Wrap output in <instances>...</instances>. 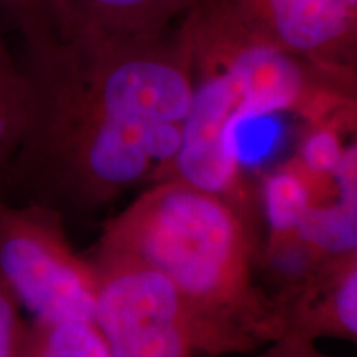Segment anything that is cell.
Masks as SVG:
<instances>
[{
  "instance_id": "cell-1",
  "label": "cell",
  "mask_w": 357,
  "mask_h": 357,
  "mask_svg": "<svg viewBox=\"0 0 357 357\" xmlns=\"http://www.w3.org/2000/svg\"><path fill=\"white\" fill-rule=\"evenodd\" d=\"M32 114L10 174L43 204L95 211L172 176L192 95L189 52L160 38L66 32L25 45Z\"/></svg>"
},
{
  "instance_id": "cell-2",
  "label": "cell",
  "mask_w": 357,
  "mask_h": 357,
  "mask_svg": "<svg viewBox=\"0 0 357 357\" xmlns=\"http://www.w3.org/2000/svg\"><path fill=\"white\" fill-rule=\"evenodd\" d=\"M177 30L192 95L171 177L225 199L260 229L257 189L240 158L242 124L275 113L323 121L357 109V86L283 50L227 0H197Z\"/></svg>"
},
{
  "instance_id": "cell-3",
  "label": "cell",
  "mask_w": 357,
  "mask_h": 357,
  "mask_svg": "<svg viewBox=\"0 0 357 357\" xmlns=\"http://www.w3.org/2000/svg\"><path fill=\"white\" fill-rule=\"evenodd\" d=\"M258 229L211 192L154 182L105 223L98 248L136 257L171 281L199 357L252 354L281 337L275 301L257 281Z\"/></svg>"
},
{
  "instance_id": "cell-4",
  "label": "cell",
  "mask_w": 357,
  "mask_h": 357,
  "mask_svg": "<svg viewBox=\"0 0 357 357\" xmlns=\"http://www.w3.org/2000/svg\"><path fill=\"white\" fill-rule=\"evenodd\" d=\"M0 276L32 321H93L96 266L70 243L53 205L0 199Z\"/></svg>"
},
{
  "instance_id": "cell-5",
  "label": "cell",
  "mask_w": 357,
  "mask_h": 357,
  "mask_svg": "<svg viewBox=\"0 0 357 357\" xmlns=\"http://www.w3.org/2000/svg\"><path fill=\"white\" fill-rule=\"evenodd\" d=\"M93 323L113 357H199L190 318L162 273L139 258L98 248Z\"/></svg>"
},
{
  "instance_id": "cell-6",
  "label": "cell",
  "mask_w": 357,
  "mask_h": 357,
  "mask_svg": "<svg viewBox=\"0 0 357 357\" xmlns=\"http://www.w3.org/2000/svg\"><path fill=\"white\" fill-rule=\"evenodd\" d=\"M278 47L357 84V10L342 0H227Z\"/></svg>"
},
{
  "instance_id": "cell-7",
  "label": "cell",
  "mask_w": 357,
  "mask_h": 357,
  "mask_svg": "<svg viewBox=\"0 0 357 357\" xmlns=\"http://www.w3.org/2000/svg\"><path fill=\"white\" fill-rule=\"evenodd\" d=\"M281 337L357 339V252L303 268L273 294Z\"/></svg>"
},
{
  "instance_id": "cell-8",
  "label": "cell",
  "mask_w": 357,
  "mask_h": 357,
  "mask_svg": "<svg viewBox=\"0 0 357 357\" xmlns=\"http://www.w3.org/2000/svg\"><path fill=\"white\" fill-rule=\"evenodd\" d=\"M197 0H55L60 32L123 38H160Z\"/></svg>"
},
{
  "instance_id": "cell-9",
  "label": "cell",
  "mask_w": 357,
  "mask_h": 357,
  "mask_svg": "<svg viewBox=\"0 0 357 357\" xmlns=\"http://www.w3.org/2000/svg\"><path fill=\"white\" fill-rule=\"evenodd\" d=\"M30 114L32 88L29 77L0 35V184L7 178L24 144Z\"/></svg>"
},
{
  "instance_id": "cell-10",
  "label": "cell",
  "mask_w": 357,
  "mask_h": 357,
  "mask_svg": "<svg viewBox=\"0 0 357 357\" xmlns=\"http://www.w3.org/2000/svg\"><path fill=\"white\" fill-rule=\"evenodd\" d=\"M17 357H113L93 321H30Z\"/></svg>"
},
{
  "instance_id": "cell-11",
  "label": "cell",
  "mask_w": 357,
  "mask_h": 357,
  "mask_svg": "<svg viewBox=\"0 0 357 357\" xmlns=\"http://www.w3.org/2000/svg\"><path fill=\"white\" fill-rule=\"evenodd\" d=\"M0 13L15 26L24 45L45 42L60 32L55 0H0Z\"/></svg>"
},
{
  "instance_id": "cell-12",
  "label": "cell",
  "mask_w": 357,
  "mask_h": 357,
  "mask_svg": "<svg viewBox=\"0 0 357 357\" xmlns=\"http://www.w3.org/2000/svg\"><path fill=\"white\" fill-rule=\"evenodd\" d=\"M24 328L19 303L0 276V357L19 356Z\"/></svg>"
},
{
  "instance_id": "cell-13",
  "label": "cell",
  "mask_w": 357,
  "mask_h": 357,
  "mask_svg": "<svg viewBox=\"0 0 357 357\" xmlns=\"http://www.w3.org/2000/svg\"><path fill=\"white\" fill-rule=\"evenodd\" d=\"M230 357V356H229ZM240 357V356H234ZM245 357H333L321 352L316 347V342L301 341L294 337H280L270 344L261 347L252 354H245Z\"/></svg>"
},
{
  "instance_id": "cell-14",
  "label": "cell",
  "mask_w": 357,
  "mask_h": 357,
  "mask_svg": "<svg viewBox=\"0 0 357 357\" xmlns=\"http://www.w3.org/2000/svg\"><path fill=\"white\" fill-rule=\"evenodd\" d=\"M342 2H344L346 6H349L351 8H354V10H357V0H342Z\"/></svg>"
}]
</instances>
